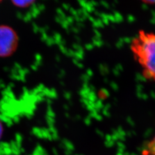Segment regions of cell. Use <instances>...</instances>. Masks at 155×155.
<instances>
[{
    "instance_id": "3",
    "label": "cell",
    "mask_w": 155,
    "mask_h": 155,
    "mask_svg": "<svg viewBox=\"0 0 155 155\" xmlns=\"http://www.w3.org/2000/svg\"><path fill=\"white\" fill-rule=\"evenodd\" d=\"M144 155H155V137L147 144L143 151Z\"/></svg>"
},
{
    "instance_id": "2",
    "label": "cell",
    "mask_w": 155,
    "mask_h": 155,
    "mask_svg": "<svg viewBox=\"0 0 155 155\" xmlns=\"http://www.w3.org/2000/svg\"><path fill=\"white\" fill-rule=\"evenodd\" d=\"M15 43V37L11 29L0 28V55H6L11 51Z\"/></svg>"
},
{
    "instance_id": "1",
    "label": "cell",
    "mask_w": 155,
    "mask_h": 155,
    "mask_svg": "<svg viewBox=\"0 0 155 155\" xmlns=\"http://www.w3.org/2000/svg\"><path fill=\"white\" fill-rule=\"evenodd\" d=\"M130 48L143 68L144 77L155 81V34L140 31L132 41Z\"/></svg>"
}]
</instances>
